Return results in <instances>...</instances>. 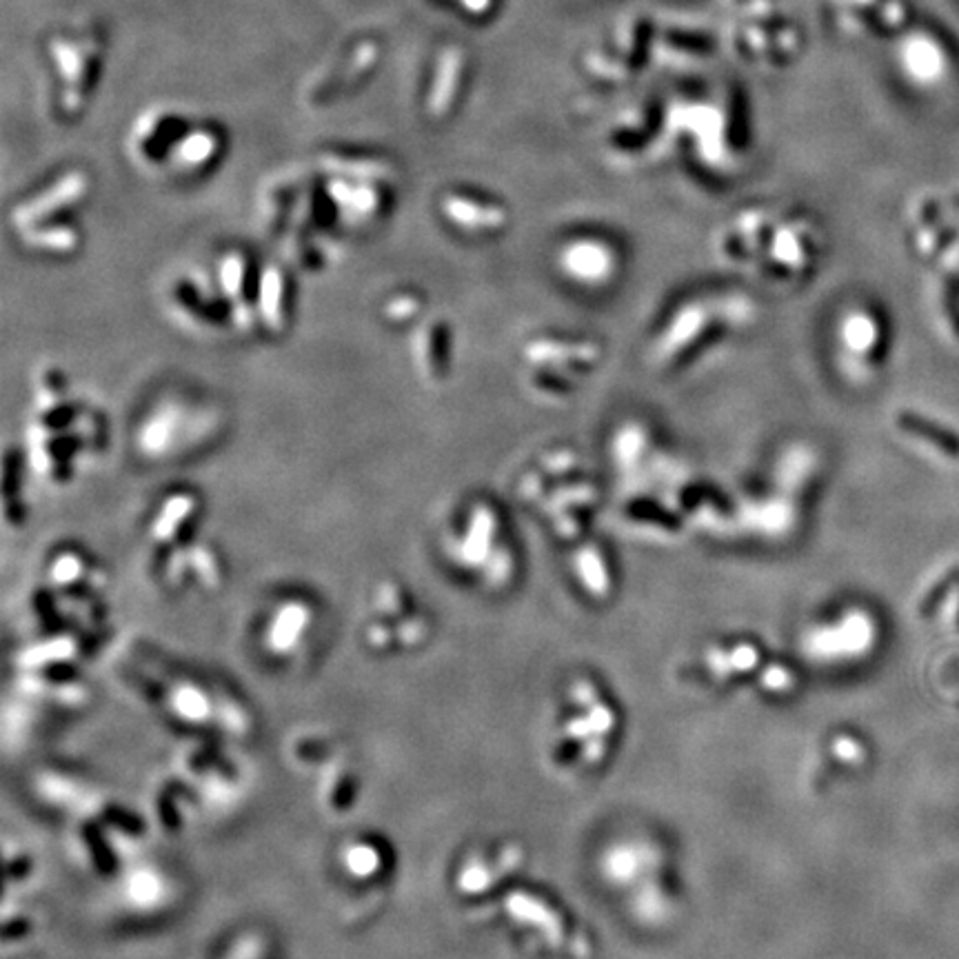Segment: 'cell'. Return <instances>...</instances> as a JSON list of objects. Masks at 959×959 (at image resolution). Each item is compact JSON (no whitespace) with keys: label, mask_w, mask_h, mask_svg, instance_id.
I'll use <instances>...</instances> for the list:
<instances>
[{"label":"cell","mask_w":959,"mask_h":959,"mask_svg":"<svg viewBox=\"0 0 959 959\" xmlns=\"http://www.w3.org/2000/svg\"><path fill=\"white\" fill-rule=\"evenodd\" d=\"M318 611L305 598L280 600L265 618L258 631V646L265 660L294 666L300 664L302 655L311 644V633L316 629Z\"/></svg>","instance_id":"obj_1"},{"label":"cell","mask_w":959,"mask_h":959,"mask_svg":"<svg viewBox=\"0 0 959 959\" xmlns=\"http://www.w3.org/2000/svg\"><path fill=\"white\" fill-rule=\"evenodd\" d=\"M333 868L340 880L360 891H378L396 871V855L389 840L378 833L362 831L342 837L333 851Z\"/></svg>","instance_id":"obj_2"},{"label":"cell","mask_w":959,"mask_h":959,"mask_svg":"<svg viewBox=\"0 0 959 959\" xmlns=\"http://www.w3.org/2000/svg\"><path fill=\"white\" fill-rule=\"evenodd\" d=\"M214 684H205L198 680H176L167 686L165 691V709L167 713L180 724L200 726V729H211L218 724L216 711H222L218 704Z\"/></svg>","instance_id":"obj_3"},{"label":"cell","mask_w":959,"mask_h":959,"mask_svg":"<svg viewBox=\"0 0 959 959\" xmlns=\"http://www.w3.org/2000/svg\"><path fill=\"white\" fill-rule=\"evenodd\" d=\"M87 189L89 180L83 171H72V174L60 178L56 185L47 187L32 200H25L23 205H18L14 209V222L20 229L40 225L47 216H52L69 205H76L78 200L87 194Z\"/></svg>","instance_id":"obj_4"},{"label":"cell","mask_w":959,"mask_h":959,"mask_svg":"<svg viewBox=\"0 0 959 959\" xmlns=\"http://www.w3.org/2000/svg\"><path fill=\"white\" fill-rule=\"evenodd\" d=\"M54 63L65 83L63 107L67 114H76L83 105V80H85V54L83 49L67 38H54L49 43Z\"/></svg>","instance_id":"obj_5"},{"label":"cell","mask_w":959,"mask_h":959,"mask_svg":"<svg viewBox=\"0 0 959 959\" xmlns=\"http://www.w3.org/2000/svg\"><path fill=\"white\" fill-rule=\"evenodd\" d=\"M247 258L240 251H229V254L222 256L220 265H218V282L220 289L225 291V296L234 302L238 307V325L240 327H249L251 322L258 318L254 314V309L249 307V302L245 300L247 296Z\"/></svg>","instance_id":"obj_6"},{"label":"cell","mask_w":959,"mask_h":959,"mask_svg":"<svg viewBox=\"0 0 959 959\" xmlns=\"http://www.w3.org/2000/svg\"><path fill=\"white\" fill-rule=\"evenodd\" d=\"M287 287L285 278H282L278 267H267L262 271L258 280V294H256V314L258 320L269 331H282L287 325Z\"/></svg>","instance_id":"obj_7"},{"label":"cell","mask_w":959,"mask_h":959,"mask_svg":"<svg viewBox=\"0 0 959 959\" xmlns=\"http://www.w3.org/2000/svg\"><path fill=\"white\" fill-rule=\"evenodd\" d=\"M198 511V500L191 493H174L169 496L163 507L158 509L154 522H151V540L156 544H167L178 538V533L185 529V524L194 518Z\"/></svg>","instance_id":"obj_8"},{"label":"cell","mask_w":959,"mask_h":959,"mask_svg":"<svg viewBox=\"0 0 959 959\" xmlns=\"http://www.w3.org/2000/svg\"><path fill=\"white\" fill-rule=\"evenodd\" d=\"M493 533H496V513L480 504V507H476L471 513L464 538H460V542L456 544L458 560L464 564H478L487 560Z\"/></svg>","instance_id":"obj_9"},{"label":"cell","mask_w":959,"mask_h":959,"mask_svg":"<svg viewBox=\"0 0 959 959\" xmlns=\"http://www.w3.org/2000/svg\"><path fill=\"white\" fill-rule=\"evenodd\" d=\"M329 196L333 198L342 211H347L351 218H369L380 207V194L376 187L369 183H356L349 178H333L327 185Z\"/></svg>","instance_id":"obj_10"},{"label":"cell","mask_w":959,"mask_h":959,"mask_svg":"<svg viewBox=\"0 0 959 959\" xmlns=\"http://www.w3.org/2000/svg\"><path fill=\"white\" fill-rule=\"evenodd\" d=\"M442 211L453 225L462 229H496L504 222L500 207L482 205L464 196H447L442 200Z\"/></svg>","instance_id":"obj_11"},{"label":"cell","mask_w":959,"mask_h":959,"mask_svg":"<svg viewBox=\"0 0 959 959\" xmlns=\"http://www.w3.org/2000/svg\"><path fill=\"white\" fill-rule=\"evenodd\" d=\"M564 267L582 280H602L611 274L613 256L598 242H580L564 254Z\"/></svg>","instance_id":"obj_12"},{"label":"cell","mask_w":959,"mask_h":959,"mask_svg":"<svg viewBox=\"0 0 959 959\" xmlns=\"http://www.w3.org/2000/svg\"><path fill=\"white\" fill-rule=\"evenodd\" d=\"M20 234H23V242L27 247H32L34 251H45V254H72L80 245V234L67 225H34L25 227Z\"/></svg>","instance_id":"obj_13"},{"label":"cell","mask_w":959,"mask_h":959,"mask_svg":"<svg viewBox=\"0 0 959 959\" xmlns=\"http://www.w3.org/2000/svg\"><path fill=\"white\" fill-rule=\"evenodd\" d=\"M218 151V138L211 131L198 129L187 134L180 143L171 149V160L180 169H198L207 165Z\"/></svg>","instance_id":"obj_14"},{"label":"cell","mask_w":959,"mask_h":959,"mask_svg":"<svg viewBox=\"0 0 959 959\" xmlns=\"http://www.w3.org/2000/svg\"><path fill=\"white\" fill-rule=\"evenodd\" d=\"M322 167L331 174H336L338 178H349L356 180V183H371V180H389L393 174V169L382 163V160H369V158H340V156H325L322 158Z\"/></svg>","instance_id":"obj_15"},{"label":"cell","mask_w":959,"mask_h":959,"mask_svg":"<svg viewBox=\"0 0 959 959\" xmlns=\"http://www.w3.org/2000/svg\"><path fill=\"white\" fill-rule=\"evenodd\" d=\"M274 940L260 928H242L229 937L222 959H274Z\"/></svg>","instance_id":"obj_16"},{"label":"cell","mask_w":959,"mask_h":959,"mask_svg":"<svg viewBox=\"0 0 959 959\" xmlns=\"http://www.w3.org/2000/svg\"><path fill=\"white\" fill-rule=\"evenodd\" d=\"M458 65H460V56L458 52H453V49L440 58V69L429 98V109L433 116H442L444 111L449 109L453 89H456V80H458Z\"/></svg>","instance_id":"obj_17"},{"label":"cell","mask_w":959,"mask_h":959,"mask_svg":"<svg viewBox=\"0 0 959 959\" xmlns=\"http://www.w3.org/2000/svg\"><path fill=\"white\" fill-rule=\"evenodd\" d=\"M85 569H87V562L83 560V555H78L74 551L60 553L52 562V569H49V580H52V584H56V587H69V584H74L83 578Z\"/></svg>","instance_id":"obj_18"},{"label":"cell","mask_w":959,"mask_h":959,"mask_svg":"<svg viewBox=\"0 0 959 959\" xmlns=\"http://www.w3.org/2000/svg\"><path fill=\"white\" fill-rule=\"evenodd\" d=\"M902 425H904V429L917 433V436L933 440L937 447H942L944 451L953 453V456H957V453H959V440L953 436V433L937 429L935 425H931V422H924V420L913 418V416H904Z\"/></svg>","instance_id":"obj_19"},{"label":"cell","mask_w":959,"mask_h":959,"mask_svg":"<svg viewBox=\"0 0 959 959\" xmlns=\"http://www.w3.org/2000/svg\"><path fill=\"white\" fill-rule=\"evenodd\" d=\"M420 309H422L420 298L416 294H409V291H405V294L391 296L385 302V309H382V314H385V318L389 322H396V325H400V322H409V320L416 318L420 314Z\"/></svg>","instance_id":"obj_20"},{"label":"cell","mask_w":959,"mask_h":959,"mask_svg":"<svg viewBox=\"0 0 959 959\" xmlns=\"http://www.w3.org/2000/svg\"><path fill=\"white\" fill-rule=\"evenodd\" d=\"M844 336H846V342H849L851 349L864 351V349L875 345L877 331H875V325H873L871 318L855 316V318L849 320V325H846Z\"/></svg>","instance_id":"obj_21"},{"label":"cell","mask_w":959,"mask_h":959,"mask_svg":"<svg viewBox=\"0 0 959 959\" xmlns=\"http://www.w3.org/2000/svg\"><path fill=\"white\" fill-rule=\"evenodd\" d=\"M376 58H378V45L376 43H362L358 49H356V56L351 58V63L347 67V78L345 80H351L353 76H358L360 72H365V69H369L373 63H376Z\"/></svg>","instance_id":"obj_22"},{"label":"cell","mask_w":959,"mask_h":959,"mask_svg":"<svg viewBox=\"0 0 959 959\" xmlns=\"http://www.w3.org/2000/svg\"><path fill=\"white\" fill-rule=\"evenodd\" d=\"M462 3L467 5V7L471 9V12H480V9L487 7L489 0H462Z\"/></svg>","instance_id":"obj_23"}]
</instances>
